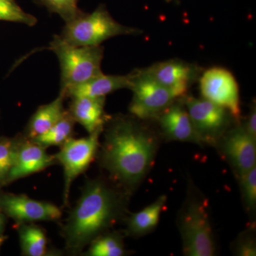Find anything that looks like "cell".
<instances>
[{
    "mask_svg": "<svg viewBox=\"0 0 256 256\" xmlns=\"http://www.w3.org/2000/svg\"><path fill=\"white\" fill-rule=\"evenodd\" d=\"M90 245L88 255L90 256H121L124 254L122 238L117 234L101 235Z\"/></svg>",
    "mask_w": 256,
    "mask_h": 256,
    "instance_id": "obj_22",
    "label": "cell"
},
{
    "mask_svg": "<svg viewBox=\"0 0 256 256\" xmlns=\"http://www.w3.org/2000/svg\"><path fill=\"white\" fill-rule=\"evenodd\" d=\"M132 73L128 75H105L90 79L87 82L60 90L66 98H101L122 88H130L132 84Z\"/></svg>",
    "mask_w": 256,
    "mask_h": 256,
    "instance_id": "obj_15",
    "label": "cell"
},
{
    "mask_svg": "<svg viewBox=\"0 0 256 256\" xmlns=\"http://www.w3.org/2000/svg\"><path fill=\"white\" fill-rule=\"evenodd\" d=\"M237 254L242 256H256V248L254 240L249 238L242 239L237 247Z\"/></svg>",
    "mask_w": 256,
    "mask_h": 256,
    "instance_id": "obj_26",
    "label": "cell"
},
{
    "mask_svg": "<svg viewBox=\"0 0 256 256\" xmlns=\"http://www.w3.org/2000/svg\"><path fill=\"white\" fill-rule=\"evenodd\" d=\"M65 98V96L60 92V96L54 100L40 106L32 116L26 126L25 138L33 140L56 124L65 112L64 108Z\"/></svg>",
    "mask_w": 256,
    "mask_h": 256,
    "instance_id": "obj_17",
    "label": "cell"
},
{
    "mask_svg": "<svg viewBox=\"0 0 256 256\" xmlns=\"http://www.w3.org/2000/svg\"><path fill=\"white\" fill-rule=\"evenodd\" d=\"M138 70L153 82L172 90L180 98L186 95L198 72L196 66L178 60L159 62Z\"/></svg>",
    "mask_w": 256,
    "mask_h": 256,
    "instance_id": "obj_11",
    "label": "cell"
},
{
    "mask_svg": "<svg viewBox=\"0 0 256 256\" xmlns=\"http://www.w3.org/2000/svg\"><path fill=\"white\" fill-rule=\"evenodd\" d=\"M18 230L23 255L43 256L46 254L47 239L41 228L35 225L22 224Z\"/></svg>",
    "mask_w": 256,
    "mask_h": 256,
    "instance_id": "obj_20",
    "label": "cell"
},
{
    "mask_svg": "<svg viewBox=\"0 0 256 256\" xmlns=\"http://www.w3.org/2000/svg\"><path fill=\"white\" fill-rule=\"evenodd\" d=\"M256 142L244 126L232 130L224 138V153L236 170L239 178L256 166Z\"/></svg>",
    "mask_w": 256,
    "mask_h": 256,
    "instance_id": "obj_13",
    "label": "cell"
},
{
    "mask_svg": "<svg viewBox=\"0 0 256 256\" xmlns=\"http://www.w3.org/2000/svg\"><path fill=\"white\" fill-rule=\"evenodd\" d=\"M69 112L76 122L82 124L88 134L104 128L108 117L105 112L106 97L73 98Z\"/></svg>",
    "mask_w": 256,
    "mask_h": 256,
    "instance_id": "obj_16",
    "label": "cell"
},
{
    "mask_svg": "<svg viewBox=\"0 0 256 256\" xmlns=\"http://www.w3.org/2000/svg\"><path fill=\"white\" fill-rule=\"evenodd\" d=\"M46 149L32 140L22 138L8 183L40 172L55 164L57 162L55 156L48 154Z\"/></svg>",
    "mask_w": 256,
    "mask_h": 256,
    "instance_id": "obj_12",
    "label": "cell"
},
{
    "mask_svg": "<svg viewBox=\"0 0 256 256\" xmlns=\"http://www.w3.org/2000/svg\"><path fill=\"white\" fill-rule=\"evenodd\" d=\"M122 208L118 192L102 180L88 181L62 230L66 248L72 254L82 252L116 223Z\"/></svg>",
    "mask_w": 256,
    "mask_h": 256,
    "instance_id": "obj_2",
    "label": "cell"
},
{
    "mask_svg": "<svg viewBox=\"0 0 256 256\" xmlns=\"http://www.w3.org/2000/svg\"><path fill=\"white\" fill-rule=\"evenodd\" d=\"M184 104L197 134L202 142L213 144L218 140L228 127V111L206 99L183 96Z\"/></svg>",
    "mask_w": 256,
    "mask_h": 256,
    "instance_id": "obj_9",
    "label": "cell"
},
{
    "mask_svg": "<svg viewBox=\"0 0 256 256\" xmlns=\"http://www.w3.org/2000/svg\"><path fill=\"white\" fill-rule=\"evenodd\" d=\"M22 138H0V186L8 184Z\"/></svg>",
    "mask_w": 256,
    "mask_h": 256,
    "instance_id": "obj_21",
    "label": "cell"
},
{
    "mask_svg": "<svg viewBox=\"0 0 256 256\" xmlns=\"http://www.w3.org/2000/svg\"><path fill=\"white\" fill-rule=\"evenodd\" d=\"M76 122L68 110H65L60 120L46 132L34 138V142L47 148L52 146H62L72 138Z\"/></svg>",
    "mask_w": 256,
    "mask_h": 256,
    "instance_id": "obj_19",
    "label": "cell"
},
{
    "mask_svg": "<svg viewBox=\"0 0 256 256\" xmlns=\"http://www.w3.org/2000/svg\"><path fill=\"white\" fill-rule=\"evenodd\" d=\"M138 28L124 26L112 18L105 6H99L92 13L82 12L74 20L65 23L62 40L78 46H100L112 37L139 34Z\"/></svg>",
    "mask_w": 256,
    "mask_h": 256,
    "instance_id": "obj_4",
    "label": "cell"
},
{
    "mask_svg": "<svg viewBox=\"0 0 256 256\" xmlns=\"http://www.w3.org/2000/svg\"><path fill=\"white\" fill-rule=\"evenodd\" d=\"M240 178L244 200L248 207L254 210L256 204V166Z\"/></svg>",
    "mask_w": 256,
    "mask_h": 256,
    "instance_id": "obj_25",
    "label": "cell"
},
{
    "mask_svg": "<svg viewBox=\"0 0 256 256\" xmlns=\"http://www.w3.org/2000/svg\"><path fill=\"white\" fill-rule=\"evenodd\" d=\"M104 130L99 129L88 137L74 139L70 138L60 146V151L54 156L57 162L63 166L64 180V203H68L70 186L78 175L88 168L98 150L99 138Z\"/></svg>",
    "mask_w": 256,
    "mask_h": 256,
    "instance_id": "obj_7",
    "label": "cell"
},
{
    "mask_svg": "<svg viewBox=\"0 0 256 256\" xmlns=\"http://www.w3.org/2000/svg\"><path fill=\"white\" fill-rule=\"evenodd\" d=\"M166 2H170L171 0H166Z\"/></svg>",
    "mask_w": 256,
    "mask_h": 256,
    "instance_id": "obj_30",
    "label": "cell"
},
{
    "mask_svg": "<svg viewBox=\"0 0 256 256\" xmlns=\"http://www.w3.org/2000/svg\"><path fill=\"white\" fill-rule=\"evenodd\" d=\"M156 140L132 118L112 120L105 132L100 162L114 181L132 188L144 178L156 158Z\"/></svg>",
    "mask_w": 256,
    "mask_h": 256,
    "instance_id": "obj_1",
    "label": "cell"
},
{
    "mask_svg": "<svg viewBox=\"0 0 256 256\" xmlns=\"http://www.w3.org/2000/svg\"><path fill=\"white\" fill-rule=\"evenodd\" d=\"M48 11L58 14L66 22L74 20L82 14L78 0H37Z\"/></svg>",
    "mask_w": 256,
    "mask_h": 256,
    "instance_id": "obj_24",
    "label": "cell"
},
{
    "mask_svg": "<svg viewBox=\"0 0 256 256\" xmlns=\"http://www.w3.org/2000/svg\"><path fill=\"white\" fill-rule=\"evenodd\" d=\"M0 210L18 224L60 220L62 210L46 202L37 201L25 195H0Z\"/></svg>",
    "mask_w": 256,
    "mask_h": 256,
    "instance_id": "obj_10",
    "label": "cell"
},
{
    "mask_svg": "<svg viewBox=\"0 0 256 256\" xmlns=\"http://www.w3.org/2000/svg\"><path fill=\"white\" fill-rule=\"evenodd\" d=\"M158 118L162 130L168 140L202 144L184 102L174 101Z\"/></svg>",
    "mask_w": 256,
    "mask_h": 256,
    "instance_id": "obj_14",
    "label": "cell"
},
{
    "mask_svg": "<svg viewBox=\"0 0 256 256\" xmlns=\"http://www.w3.org/2000/svg\"><path fill=\"white\" fill-rule=\"evenodd\" d=\"M206 200L188 197L178 218L183 252L190 256H212L216 246Z\"/></svg>",
    "mask_w": 256,
    "mask_h": 256,
    "instance_id": "obj_5",
    "label": "cell"
},
{
    "mask_svg": "<svg viewBox=\"0 0 256 256\" xmlns=\"http://www.w3.org/2000/svg\"><path fill=\"white\" fill-rule=\"evenodd\" d=\"M248 134L256 141V105L252 106L246 124L244 126Z\"/></svg>",
    "mask_w": 256,
    "mask_h": 256,
    "instance_id": "obj_27",
    "label": "cell"
},
{
    "mask_svg": "<svg viewBox=\"0 0 256 256\" xmlns=\"http://www.w3.org/2000/svg\"><path fill=\"white\" fill-rule=\"evenodd\" d=\"M0 21L22 24L34 26L36 18L24 11L14 0H0Z\"/></svg>",
    "mask_w": 256,
    "mask_h": 256,
    "instance_id": "obj_23",
    "label": "cell"
},
{
    "mask_svg": "<svg viewBox=\"0 0 256 256\" xmlns=\"http://www.w3.org/2000/svg\"><path fill=\"white\" fill-rule=\"evenodd\" d=\"M166 202V196H161L140 212L132 214L127 220L128 233L134 236H141L152 232L158 225Z\"/></svg>",
    "mask_w": 256,
    "mask_h": 256,
    "instance_id": "obj_18",
    "label": "cell"
},
{
    "mask_svg": "<svg viewBox=\"0 0 256 256\" xmlns=\"http://www.w3.org/2000/svg\"><path fill=\"white\" fill-rule=\"evenodd\" d=\"M5 224L4 216L0 212V235H2L3 229H4Z\"/></svg>",
    "mask_w": 256,
    "mask_h": 256,
    "instance_id": "obj_28",
    "label": "cell"
},
{
    "mask_svg": "<svg viewBox=\"0 0 256 256\" xmlns=\"http://www.w3.org/2000/svg\"><path fill=\"white\" fill-rule=\"evenodd\" d=\"M130 89L133 92L130 112L140 119L158 118L180 97L172 90L142 75L132 72Z\"/></svg>",
    "mask_w": 256,
    "mask_h": 256,
    "instance_id": "obj_6",
    "label": "cell"
},
{
    "mask_svg": "<svg viewBox=\"0 0 256 256\" xmlns=\"http://www.w3.org/2000/svg\"><path fill=\"white\" fill-rule=\"evenodd\" d=\"M8 237L5 236L0 235V247L2 246V244H4L5 240H6Z\"/></svg>",
    "mask_w": 256,
    "mask_h": 256,
    "instance_id": "obj_29",
    "label": "cell"
},
{
    "mask_svg": "<svg viewBox=\"0 0 256 256\" xmlns=\"http://www.w3.org/2000/svg\"><path fill=\"white\" fill-rule=\"evenodd\" d=\"M50 50L60 64V90L78 85L102 74L101 64L104 48L100 46H78L70 44L60 36L54 37Z\"/></svg>",
    "mask_w": 256,
    "mask_h": 256,
    "instance_id": "obj_3",
    "label": "cell"
},
{
    "mask_svg": "<svg viewBox=\"0 0 256 256\" xmlns=\"http://www.w3.org/2000/svg\"><path fill=\"white\" fill-rule=\"evenodd\" d=\"M203 98L224 108L236 120L240 118L238 82L233 74L222 67H213L202 74L200 80Z\"/></svg>",
    "mask_w": 256,
    "mask_h": 256,
    "instance_id": "obj_8",
    "label": "cell"
}]
</instances>
